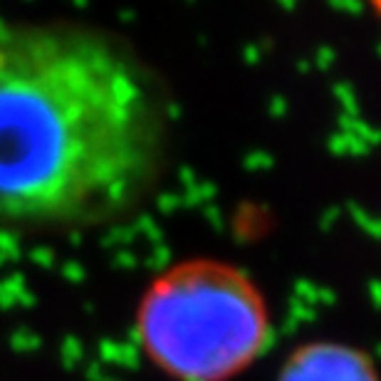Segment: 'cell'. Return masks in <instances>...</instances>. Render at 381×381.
Returning <instances> with one entry per match:
<instances>
[{
    "label": "cell",
    "mask_w": 381,
    "mask_h": 381,
    "mask_svg": "<svg viewBox=\"0 0 381 381\" xmlns=\"http://www.w3.org/2000/svg\"><path fill=\"white\" fill-rule=\"evenodd\" d=\"M166 109L149 70L90 28H0V226H92L156 181Z\"/></svg>",
    "instance_id": "6da1fadb"
},
{
    "label": "cell",
    "mask_w": 381,
    "mask_h": 381,
    "mask_svg": "<svg viewBox=\"0 0 381 381\" xmlns=\"http://www.w3.org/2000/svg\"><path fill=\"white\" fill-rule=\"evenodd\" d=\"M137 342L174 381H233L273 342V312L243 268L189 258L159 273L137 310Z\"/></svg>",
    "instance_id": "7a4b0ae2"
},
{
    "label": "cell",
    "mask_w": 381,
    "mask_h": 381,
    "mask_svg": "<svg viewBox=\"0 0 381 381\" xmlns=\"http://www.w3.org/2000/svg\"><path fill=\"white\" fill-rule=\"evenodd\" d=\"M275 381H381V374L364 349L339 339H312L287 354Z\"/></svg>",
    "instance_id": "3957f363"
},
{
    "label": "cell",
    "mask_w": 381,
    "mask_h": 381,
    "mask_svg": "<svg viewBox=\"0 0 381 381\" xmlns=\"http://www.w3.org/2000/svg\"><path fill=\"white\" fill-rule=\"evenodd\" d=\"M35 297L30 295L28 285L20 275H10L0 283V307H15V305H33Z\"/></svg>",
    "instance_id": "277c9868"
},
{
    "label": "cell",
    "mask_w": 381,
    "mask_h": 381,
    "mask_svg": "<svg viewBox=\"0 0 381 381\" xmlns=\"http://www.w3.org/2000/svg\"><path fill=\"white\" fill-rule=\"evenodd\" d=\"M13 347L18 349V352H30V347L38 349L40 347V337H38V334H33V332L20 330V332L13 334Z\"/></svg>",
    "instance_id": "5b68a950"
},
{
    "label": "cell",
    "mask_w": 381,
    "mask_h": 381,
    "mask_svg": "<svg viewBox=\"0 0 381 381\" xmlns=\"http://www.w3.org/2000/svg\"><path fill=\"white\" fill-rule=\"evenodd\" d=\"M33 260L35 263H40V265H52L55 263V253L48 248H35L33 250Z\"/></svg>",
    "instance_id": "8992f818"
}]
</instances>
